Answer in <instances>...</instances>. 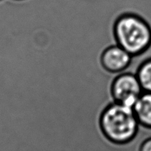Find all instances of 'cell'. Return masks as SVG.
I'll return each instance as SVG.
<instances>
[{"mask_svg":"<svg viewBox=\"0 0 151 151\" xmlns=\"http://www.w3.org/2000/svg\"><path fill=\"white\" fill-rule=\"evenodd\" d=\"M101 125L103 132L110 140L123 144L134 138L139 122L133 107L114 102L103 113Z\"/></svg>","mask_w":151,"mask_h":151,"instance_id":"cell-1","label":"cell"},{"mask_svg":"<svg viewBox=\"0 0 151 151\" xmlns=\"http://www.w3.org/2000/svg\"><path fill=\"white\" fill-rule=\"evenodd\" d=\"M117 43L132 56L145 52L151 45V28L139 16L124 14L116 23Z\"/></svg>","mask_w":151,"mask_h":151,"instance_id":"cell-2","label":"cell"},{"mask_svg":"<svg viewBox=\"0 0 151 151\" xmlns=\"http://www.w3.org/2000/svg\"><path fill=\"white\" fill-rule=\"evenodd\" d=\"M112 91L116 102L133 108L144 92L136 73L133 71L119 76L113 82Z\"/></svg>","mask_w":151,"mask_h":151,"instance_id":"cell-3","label":"cell"},{"mask_svg":"<svg viewBox=\"0 0 151 151\" xmlns=\"http://www.w3.org/2000/svg\"><path fill=\"white\" fill-rule=\"evenodd\" d=\"M133 56L127 50L115 45L106 49L101 56L104 68L111 72H120L127 69L131 63Z\"/></svg>","mask_w":151,"mask_h":151,"instance_id":"cell-4","label":"cell"},{"mask_svg":"<svg viewBox=\"0 0 151 151\" xmlns=\"http://www.w3.org/2000/svg\"><path fill=\"white\" fill-rule=\"evenodd\" d=\"M133 110L140 124L151 127V93L143 92L133 107Z\"/></svg>","mask_w":151,"mask_h":151,"instance_id":"cell-5","label":"cell"},{"mask_svg":"<svg viewBox=\"0 0 151 151\" xmlns=\"http://www.w3.org/2000/svg\"><path fill=\"white\" fill-rule=\"evenodd\" d=\"M136 76L144 92L151 93V59L141 65Z\"/></svg>","mask_w":151,"mask_h":151,"instance_id":"cell-6","label":"cell"},{"mask_svg":"<svg viewBox=\"0 0 151 151\" xmlns=\"http://www.w3.org/2000/svg\"><path fill=\"white\" fill-rule=\"evenodd\" d=\"M139 151H151V137L145 139L142 142Z\"/></svg>","mask_w":151,"mask_h":151,"instance_id":"cell-7","label":"cell"},{"mask_svg":"<svg viewBox=\"0 0 151 151\" xmlns=\"http://www.w3.org/2000/svg\"><path fill=\"white\" fill-rule=\"evenodd\" d=\"M0 1H2V0H0Z\"/></svg>","mask_w":151,"mask_h":151,"instance_id":"cell-8","label":"cell"}]
</instances>
